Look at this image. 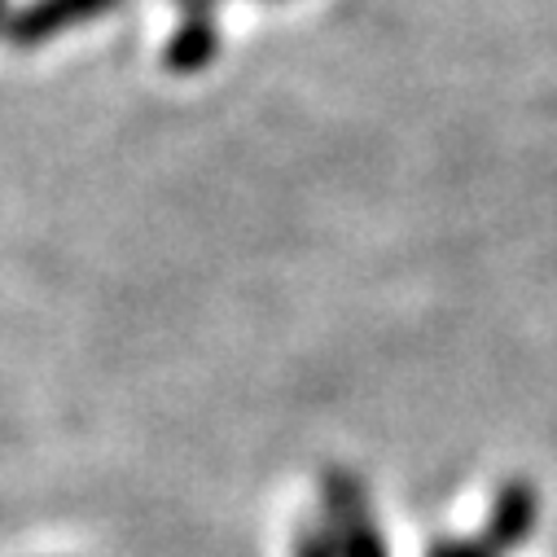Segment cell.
<instances>
[{"label": "cell", "instance_id": "8992f818", "mask_svg": "<svg viewBox=\"0 0 557 557\" xmlns=\"http://www.w3.org/2000/svg\"><path fill=\"white\" fill-rule=\"evenodd\" d=\"M181 14H194V10H215V0H176Z\"/></svg>", "mask_w": 557, "mask_h": 557}, {"label": "cell", "instance_id": "277c9868", "mask_svg": "<svg viewBox=\"0 0 557 557\" xmlns=\"http://www.w3.org/2000/svg\"><path fill=\"white\" fill-rule=\"evenodd\" d=\"M295 557H343L338 531L330 522H304L295 535Z\"/></svg>", "mask_w": 557, "mask_h": 557}, {"label": "cell", "instance_id": "3957f363", "mask_svg": "<svg viewBox=\"0 0 557 557\" xmlns=\"http://www.w3.org/2000/svg\"><path fill=\"white\" fill-rule=\"evenodd\" d=\"M334 531H338L343 557H391L386 553V535L369 522V513L364 518H351V522H338Z\"/></svg>", "mask_w": 557, "mask_h": 557}, {"label": "cell", "instance_id": "52a82bcc", "mask_svg": "<svg viewBox=\"0 0 557 557\" xmlns=\"http://www.w3.org/2000/svg\"><path fill=\"white\" fill-rule=\"evenodd\" d=\"M10 14H14V10H10V0H0V32H5V23H10Z\"/></svg>", "mask_w": 557, "mask_h": 557}, {"label": "cell", "instance_id": "6da1fadb", "mask_svg": "<svg viewBox=\"0 0 557 557\" xmlns=\"http://www.w3.org/2000/svg\"><path fill=\"white\" fill-rule=\"evenodd\" d=\"M119 5L123 0H32V5L10 14V23L0 36H5L14 49H40L53 36H62L79 23H92V18H101Z\"/></svg>", "mask_w": 557, "mask_h": 557}, {"label": "cell", "instance_id": "5b68a950", "mask_svg": "<svg viewBox=\"0 0 557 557\" xmlns=\"http://www.w3.org/2000/svg\"><path fill=\"white\" fill-rule=\"evenodd\" d=\"M431 557H496V553H487L479 544H435Z\"/></svg>", "mask_w": 557, "mask_h": 557}, {"label": "cell", "instance_id": "7a4b0ae2", "mask_svg": "<svg viewBox=\"0 0 557 557\" xmlns=\"http://www.w3.org/2000/svg\"><path fill=\"white\" fill-rule=\"evenodd\" d=\"M220 53V23H215V10H194V14H181V27L168 36L163 45V66L172 75H198L215 62Z\"/></svg>", "mask_w": 557, "mask_h": 557}]
</instances>
